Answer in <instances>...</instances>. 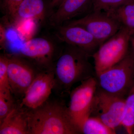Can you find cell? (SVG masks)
Returning a JSON list of instances; mask_svg holds the SVG:
<instances>
[{
    "label": "cell",
    "instance_id": "obj_25",
    "mask_svg": "<svg viewBox=\"0 0 134 134\" xmlns=\"http://www.w3.org/2000/svg\"><path fill=\"white\" fill-rule=\"evenodd\" d=\"M134 134V130L133 131V134Z\"/></svg>",
    "mask_w": 134,
    "mask_h": 134
},
{
    "label": "cell",
    "instance_id": "obj_20",
    "mask_svg": "<svg viewBox=\"0 0 134 134\" xmlns=\"http://www.w3.org/2000/svg\"><path fill=\"white\" fill-rule=\"evenodd\" d=\"M15 103L10 90H0V122L11 111Z\"/></svg>",
    "mask_w": 134,
    "mask_h": 134
},
{
    "label": "cell",
    "instance_id": "obj_11",
    "mask_svg": "<svg viewBox=\"0 0 134 134\" xmlns=\"http://www.w3.org/2000/svg\"><path fill=\"white\" fill-rule=\"evenodd\" d=\"M54 11L50 1L23 0L17 8L9 26H16L27 20H33L47 26Z\"/></svg>",
    "mask_w": 134,
    "mask_h": 134
},
{
    "label": "cell",
    "instance_id": "obj_13",
    "mask_svg": "<svg viewBox=\"0 0 134 134\" xmlns=\"http://www.w3.org/2000/svg\"><path fill=\"white\" fill-rule=\"evenodd\" d=\"M93 0H63L48 21V26L62 25L85 15L92 10Z\"/></svg>",
    "mask_w": 134,
    "mask_h": 134
},
{
    "label": "cell",
    "instance_id": "obj_19",
    "mask_svg": "<svg viewBox=\"0 0 134 134\" xmlns=\"http://www.w3.org/2000/svg\"><path fill=\"white\" fill-rule=\"evenodd\" d=\"M134 0H93L92 11L108 12Z\"/></svg>",
    "mask_w": 134,
    "mask_h": 134
},
{
    "label": "cell",
    "instance_id": "obj_8",
    "mask_svg": "<svg viewBox=\"0 0 134 134\" xmlns=\"http://www.w3.org/2000/svg\"><path fill=\"white\" fill-rule=\"evenodd\" d=\"M63 24L83 28L93 36L100 46L117 33L122 26L105 12L96 11H92L83 16Z\"/></svg>",
    "mask_w": 134,
    "mask_h": 134
},
{
    "label": "cell",
    "instance_id": "obj_5",
    "mask_svg": "<svg viewBox=\"0 0 134 134\" xmlns=\"http://www.w3.org/2000/svg\"><path fill=\"white\" fill-rule=\"evenodd\" d=\"M134 31L122 26L117 33L104 42L92 54L97 74L119 62L126 56Z\"/></svg>",
    "mask_w": 134,
    "mask_h": 134
},
{
    "label": "cell",
    "instance_id": "obj_17",
    "mask_svg": "<svg viewBox=\"0 0 134 134\" xmlns=\"http://www.w3.org/2000/svg\"><path fill=\"white\" fill-rule=\"evenodd\" d=\"M121 125L127 133L133 134L134 130V83L125 98V114Z\"/></svg>",
    "mask_w": 134,
    "mask_h": 134
},
{
    "label": "cell",
    "instance_id": "obj_21",
    "mask_svg": "<svg viewBox=\"0 0 134 134\" xmlns=\"http://www.w3.org/2000/svg\"><path fill=\"white\" fill-rule=\"evenodd\" d=\"M8 62L9 56L8 54H1L0 55V90H10L8 73Z\"/></svg>",
    "mask_w": 134,
    "mask_h": 134
},
{
    "label": "cell",
    "instance_id": "obj_7",
    "mask_svg": "<svg viewBox=\"0 0 134 134\" xmlns=\"http://www.w3.org/2000/svg\"><path fill=\"white\" fill-rule=\"evenodd\" d=\"M97 88V79L92 76L81 82L70 93L68 110L80 133L82 125L90 117L92 104Z\"/></svg>",
    "mask_w": 134,
    "mask_h": 134
},
{
    "label": "cell",
    "instance_id": "obj_23",
    "mask_svg": "<svg viewBox=\"0 0 134 134\" xmlns=\"http://www.w3.org/2000/svg\"><path fill=\"white\" fill-rule=\"evenodd\" d=\"M63 0H50L51 5L54 11L59 6Z\"/></svg>",
    "mask_w": 134,
    "mask_h": 134
},
{
    "label": "cell",
    "instance_id": "obj_22",
    "mask_svg": "<svg viewBox=\"0 0 134 134\" xmlns=\"http://www.w3.org/2000/svg\"><path fill=\"white\" fill-rule=\"evenodd\" d=\"M6 25L2 22L0 24V46L1 48H4L6 41Z\"/></svg>",
    "mask_w": 134,
    "mask_h": 134
},
{
    "label": "cell",
    "instance_id": "obj_3",
    "mask_svg": "<svg viewBox=\"0 0 134 134\" xmlns=\"http://www.w3.org/2000/svg\"><path fill=\"white\" fill-rule=\"evenodd\" d=\"M49 30L44 34L26 40L22 44L18 52L14 54L28 60L41 71L53 70L64 43Z\"/></svg>",
    "mask_w": 134,
    "mask_h": 134
},
{
    "label": "cell",
    "instance_id": "obj_10",
    "mask_svg": "<svg viewBox=\"0 0 134 134\" xmlns=\"http://www.w3.org/2000/svg\"><path fill=\"white\" fill-rule=\"evenodd\" d=\"M54 84L53 70L40 72L22 97L19 105L28 110L39 107L48 100Z\"/></svg>",
    "mask_w": 134,
    "mask_h": 134
},
{
    "label": "cell",
    "instance_id": "obj_24",
    "mask_svg": "<svg viewBox=\"0 0 134 134\" xmlns=\"http://www.w3.org/2000/svg\"><path fill=\"white\" fill-rule=\"evenodd\" d=\"M130 45L131 46V49L134 54V33L132 35L130 40Z\"/></svg>",
    "mask_w": 134,
    "mask_h": 134
},
{
    "label": "cell",
    "instance_id": "obj_1",
    "mask_svg": "<svg viewBox=\"0 0 134 134\" xmlns=\"http://www.w3.org/2000/svg\"><path fill=\"white\" fill-rule=\"evenodd\" d=\"M91 55L78 47L64 43L54 66V89L61 93H69L75 84L93 76L95 70L89 60Z\"/></svg>",
    "mask_w": 134,
    "mask_h": 134
},
{
    "label": "cell",
    "instance_id": "obj_6",
    "mask_svg": "<svg viewBox=\"0 0 134 134\" xmlns=\"http://www.w3.org/2000/svg\"><path fill=\"white\" fill-rule=\"evenodd\" d=\"M125 98L113 96L97 88L90 111V116L98 118L115 129L121 126L125 114Z\"/></svg>",
    "mask_w": 134,
    "mask_h": 134
},
{
    "label": "cell",
    "instance_id": "obj_12",
    "mask_svg": "<svg viewBox=\"0 0 134 134\" xmlns=\"http://www.w3.org/2000/svg\"><path fill=\"white\" fill-rule=\"evenodd\" d=\"M47 28L63 43L78 47L91 55L100 46L91 34L80 26L63 24Z\"/></svg>",
    "mask_w": 134,
    "mask_h": 134
},
{
    "label": "cell",
    "instance_id": "obj_15",
    "mask_svg": "<svg viewBox=\"0 0 134 134\" xmlns=\"http://www.w3.org/2000/svg\"><path fill=\"white\" fill-rule=\"evenodd\" d=\"M105 13L119 22L122 26L134 31V1Z\"/></svg>",
    "mask_w": 134,
    "mask_h": 134
},
{
    "label": "cell",
    "instance_id": "obj_18",
    "mask_svg": "<svg viewBox=\"0 0 134 134\" xmlns=\"http://www.w3.org/2000/svg\"><path fill=\"white\" fill-rule=\"evenodd\" d=\"M23 0H1L0 9L3 15V23L9 26L17 8Z\"/></svg>",
    "mask_w": 134,
    "mask_h": 134
},
{
    "label": "cell",
    "instance_id": "obj_14",
    "mask_svg": "<svg viewBox=\"0 0 134 134\" xmlns=\"http://www.w3.org/2000/svg\"><path fill=\"white\" fill-rule=\"evenodd\" d=\"M0 134H30L28 110L15 104L0 122Z\"/></svg>",
    "mask_w": 134,
    "mask_h": 134
},
{
    "label": "cell",
    "instance_id": "obj_2",
    "mask_svg": "<svg viewBox=\"0 0 134 134\" xmlns=\"http://www.w3.org/2000/svg\"><path fill=\"white\" fill-rule=\"evenodd\" d=\"M28 118L30 134L80 133L68 107L58 101L48 100L39 107L28 110Z\"/></svg>",
    "mask_w": 134,
    "mask_h": 134
},
{
    "label": "cell",
    "instance_id": "obj_16",
    "mask_svg": "<svg viewBox=\"0 0 134 134\" xmlns=\"http://www.w3.org/2000/svg\"><path fill=\"white\" fill-rule=\"evenodd\" d=\"M81 133L114 134L115 130L108 127L98 118L90 116L83 122L81 129Z\"/></svg>",
    "mask_w": 134,
    "mask_h": 134
},
{
    "label": "cell",
    "instance_id": "obj_9",
    "mask_svg": "<svg viewBox=\"0 0 134 134\" xmlns=\"http://www.w3.org/2000/svg\"><path fill=\"white\" fill-rule=\"evenodd\" d=\"M8 54V73L10 90L13 96L23 97L41 71L31 62L17 54Z\"/></svg>",
    "mask_w": 134,
    "mask_h": 134
},
{
    "label": "cell",
    "instance_id": "obj_4",
    "mask_svg": "<svg viewBox=\"0 0 134 134\" xmlns=\"http://www.w3.org/2000/svg\"><path fill=\"white\" fill-rule=\"evenodd\" d=\"M96 75L98 90L125 98L134 83V54L132 49L123 59Z\"/></svg>",
    "mask_w": 134,
    "mask_h": 134
}]
</instances>
